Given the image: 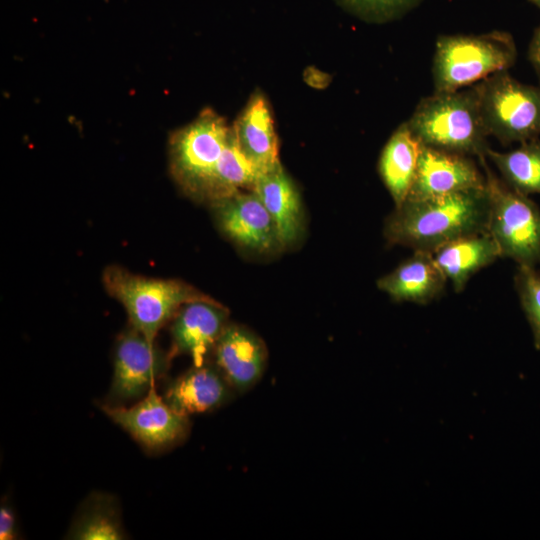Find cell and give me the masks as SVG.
I'll return each mask as SVG.
<instances>
[{
  "label": "cell",
  "instance_id": "cell-1",
  "mask_svg": "<svg viewBox=\"0 0 540 540\" xmlns=\"http://www.w3.org/2000/svg\"><path fill=\"white\" fill-rule=\"evenodd\" d=\"M489 206L486 186L426 199H406L387 217L383 233L390 245L433 254L451 241L487 232Z\"/></svg>",
  "mask_w": 540,
  "mask_h": 540
},
{
  "label": "cell",
  "instance_id": "cell-2",
  "mask_svg": "<svg viewBox=\"0 0 540 540\" xmlns=\"http://www.w3.org/2000/svg\"><path fill=\"white\" fill-rule=\"evenodd\" d=\"M407 124L424 146L478 158L489 148L473 86L421 99Z\"/></svg>",
  "mask_w": 540,
  "mask_h": 540
},
{
  "label": "cell",
  "instance_id": "cell-3",
  "mask_svg": "<svg viewBox=\"0 0 540 540\" xmlns=\"http://www.w3.org/2000/svg\"><path fill=\"white\" fill-rule=\"evenodd\" d=\"M517 49L511 34L494 30L478 35H441L432 63L434 92L473 86L514 65Z\"/></svg>",
  "mask_w": 540,
  "mask_h": 540
},
{
  "label": "cell",
  "instance_id": "cell-4",
  "mask_svg": "<svg viewBox=\"0 0 540 540\" xmlns=\"http://www.w3.org/2000/svg\"><path fill=\"white\" fill-rule=\"evenodd\" d=\"M103 283L126 309L130 325L150 342L184 304L211 298L180 280L144 277L119 266L103 272Z\"/></svg>",
  "mask_w": 540,
  "mask_h": 540
},
{
  "label": "cell",
  "instance_id": "cell-5",
  "mask_svg": "<svg viewBox=\"0 0 540 540\" xmlns=\"http://www.w3.org/2000/svg\"><path fill=\"white\" fill-rule=\"evenodd\" d=\"M489 194L487 232L499 247L501 258L518 265L540 264V209L493 173L487 157H479Z\"/></svg>",
  "mask_w": 540,
  "mask_h": 540
},
{
  "label": "cell",
  "instance_id": "cell-6",
  "mask_svg": "<svg viewBox=\"0 0 540 540\" xmlns=\"http://www.w3.org/2000/svg\"><path fill=\"white\" fill-rule=\"evenodd\" d=\"M232 128L211 109L173 133L170 167L174 179L189 195L210 200L216 171Z\"/></svg>",
  "mask_w": 540,
  "mask_h": 540
},
{
  "label": "cell",
  "instance_id": "cell-7",
  "mask_svg": "<svg viewBox=\"0 0 540 540\" xmlns=\"http://www.w3.org/2000/svg\"><path fill=\"white\" fill-rule=\"evenodd\" d=\"M488 136L504 145L540 136V89L513 78L508 71L473 85Z\"/></svg>",
  "mask_w": 540,
  "mask_h": 540
},
{
  "label": "cell",
  "instance_id": "cell-8",
  "mask_svg": "<svg viewBox=\"0 0 540 540\" xmlns=\"http://www.w3.org/2000/svg\"><path fill=\"white\" fill-rule=\"evenodd\" d=\"M171 354L150 342L130 326L122 332L115 345L114 372L108 395V405L119 406L144 397L165 375Z\"/></svg>",
  "mask_w": 540,
  "mask_h": 540
},
{
  "label": "cell",
  "instance_id": "cell-9",
  "mask_svg": "<svg viewBox=\"0 0 540 540\" xmlns=\"http://www.w3.org/2000/svg\"><path fill=\"white\" fill-rule=\"evenodd\" d=\"M101 408L149 451L163 450L179 443L189 430L188 417L173 410L155 386L130 408L108 404Z\"/></svg>",
  "mask_w": 540,
  "mask_h": 540
},
{
  "label": "cell",
  "instance_id": "cell-10",
  "mask_svg": "<svg viewBox=\"0 0 540 540\" xmlns=\"http://www.w3.org/2000/svg\"><path fill=\"white\" fill-rule=\"evenodd\" d=\"M485 186V176L470 156L423 145L407 199H426Z\"/></svg>",
  "mask_w": 540,
  "mask_h": 540
},
{
  "label": "cell",
  "instance_id": "cell-11",
  "mask_svg": "<svg viewBox=\"0 0 540 540\" xmlns=\"http://www.w3.org/2000/svg\"><path fill=\"white\" fill-rule=\"evenodd\" d=\"M213 204L220 228L239 245L258 252L281 246L272 217L252 190Z\"/></svg>",
  "mask_w": 540,
  "mask_h": 540
},
{
  "label": "cell",
  "instance_id": "cell-12",
  "mask_svg": "<svg viewBox=\"0 0 540 540\" xmlns=\"http://www.w3.org/2000/svg\"><path fill=\"white\" fill-rule=\"evenodd\" d=\"M173 318L170 354H186L201 365L228 324V310L212 298L201 299L184 304Z\"/></svg>",
  "mask_w": 540,
  "mask_h": 540
},
{
  "label": "cell",
  "instance_id": "cell-13",
  "mask_svg": "<svg viewBox=\"0 0 540 540\" xmlns=\"http://www.w3.org/2000/svg\"><path fill=\"white\" fill-rule=\"evenodd\" d=\"M213 350L215 366L232 389L245 392L261 378L266 365V348L247 328L227 324Z\"/></svg>",
  "mask_w": 540,
  "mask_h": 540
},
{
  "label": "cell",
  "instance_id": "cell-14",
  "mask_svg": "<svg viewBox=\"0 0 540 540\" xmlns=\"http://www.w3.org/2000/svg\"><path fill=\"white\" fill-rule=\"evenodd\" d=\"M232 390L215 365L203 363L172 380L163 399L177 413L188 417L223 405L230 400Z\"/></svg>",
  "mask_w": 540,
  "mask_h": 540
},
{
  "label": "cell",
  "instance_id": "cell-15",
  "mask_svg": "<svg viewBox=\"0 0 540 540\" xmlns=\"http://www.w3.org/2000/svg\"><path fill=\"white\" fill-rule=\"evenodd\" d=\"M232 130L239 149L259 175L280 165L271 109L261 93L252 95Z\"/></svg>",
  "mask_w": 540,
  "mask_h": 540
},
{
  "label": "cell",
  "instance_id": "cell-16",
  "mask_svg": "<svg viewBox=\"0 0 540 540\" xmlns=\"http://www.w3.org/2000/svg\"><path fill=\"white\" fill-rule=\"evenodd\" d=\"M447 278L433 254L414 251L413 255L377 281L378 288L394 301L425 305L444 291Z\"/></svg>",
  "mask_w": 540,
  "mask_h": 540
},
{
  "label": "cell",
  "instance_id": "cell-17",
  "mask_svg": "<svg viewBox=\"0 0 540 540\" xmlns=\"http://www.w3.org/2000/svg\"><path fill=\"white\" fill-rule=\"evenodd\" d=\"M252 191L273 219L281 246L293 243L302 229L300 197L281 164L258 176Z\"/></svg>",
  "mask_w": 540,
  "mask_h": 540
},
{
  "label": "cell",
  "instance_id": "cell-18",
  "mask_svg": "<svg viewBox=\"0 0 540 540\" xmlns=\"http://www.w3.org/2000/svg\"><path fill=\"white\" fill-rule=\"evenodd\" d=\"M433 257L459 293L476 272L501 258V254L492 236L483 232L451 241L437 249Z\"/></svg>",
  "mask_w": 540,
  "mask_h": 540
},
{
  "label": "cell",
  "instance_id": "cell-19",
  "mask_svg": "<svg viewBox=\"0 0 540 540\" xmlns=\"http://www.w3.org/2000/svg\"><path fill=\"white\" fill-rule=\"evenodd\" d=\"M422 148L423 144L405 122L394 131L381 152L379 174L395 207L409 195Z\"/></svg>",
  "mask_w": 540,
  "mask_h": 540
},
{
  "label": "cell",
  "instance_id": "cell-20",
  "mask_svg": "<svg viewBox=\"0 0 540 540\" xmlns=\"http://www.w3.org/2000/svg\"><path fill=\"white\" fill-rule=\"evenodd\" d=\"M67 538L76 540L125 538L117 499L101 492L91 494L78 510Z\"/></svg>",
  "mask_w": 540,
  "mask_h": 540
},
{
  "label": "cell",
  "instance_id": "cell-21",
  "mask_svg": "<svg viewBox=\"0 0 540 540\" xmlns=\"http://www.w3.org/2000/svg\"><path fill=\"white\" fill-rule=\"evenodd\" d=\"M502 175L503 181L515 191L540 194V139H532L509 152L486 151Z\"/></svg>",
  "mask_w": 540,
  "mask_h": 540
},
{
  "label": "cell",
  "instance_id": "cell-22",
  "mask_svg": "<svg viewBox=\"0 0 540 540\" xmlns=\"http://www.w3.org/2000/svg\"><path fill=\"white\" fill-rule=\"evenodd\" d=\"M514 285L533 333L534 346L540 350V272L535 267L518 265Z\"/></svg>",
  "mask_w": 540,
  "mask_h": 540
},
{
  "label": "cell",
  "instance_id": "cell-23",
  "mask_svg": "<svg viewBox=\"0 0 540 540\" xmlns=\"http://www.w3.org/2000/svg\"><path fill=\"white\" fill-rule=\"evenodd\" d=\"M423 0H338L356 16L371 22H386L400 18Z\"/></svg>",
  "mask_w": 540,
  "mask_h": 540
},
{
  "label": "cell",
  "instance_id": "cell-24",
  "mask_svg": "<svg viewBox=\"0 0 540 540\" xmlns=\"http://www.w3.org/2000/svg\"><path fill=\"white\" fill-rule=\"evenodd\" d=\"M17 536L16 519L12 508L2 503L0 507V539L12 540Z\"/></svg>",
  "mask_w": 540,
  "mask_h": 540
},
{
  "label": "cell",
  "instance_id": "cell-25",
  "mask_svg": "<svg viewBox=\"0 0 540 540\" xmlns=\"http://www.w3.org/2000/svg\"><path fill=\"white\" fill-rule=\"evenodd\" d=\"M529 59L540 70V26L535 30L529 45Z\"/></svg>",
  "mask_w": 540,
  "mask_h": 540
},
{
  "label": "cell",
  "instance_id": "cell-26",
  "mask_svg": "<svg viewBox=\"0 0 540 540\" xmlns=\"http://www.w3.org/2000/svg\"><path fill=\"white\" fill-rule=\"evenodd\" d=\"M528 1H530L532 4L540 8V0H528Z\"/></svg>",
  "mask_w": 540,
  "mask_h": 540
}]
</instances>
